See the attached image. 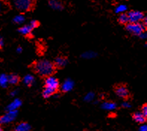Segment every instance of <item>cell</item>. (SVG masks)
<instances>
[{
	"label": "cell",
	"instance_id": "cell-6",
	"mask_svg": "<svg viewBox=\"0 0 147 131\" xmlns=\"http://www.w3.org/2000/svg\"><path fill=\"white\" fill-rule=\"evenodd\" d=\"M45 86H46V88L57 91L59 88V81L56 77L51 75V76L47 77V79L45 80Z\"/></svg>",
	"mask_w": 147,
	"mask_h": 131
},
{
	"label": "cell",
	"instance_id": "cell-9",
	"mask_svg": "<svg viewBox=\"0 0 147 131\" xmlns=\"http://www.w3.org/2000/svg\"><path fill=\"white\" fill-rule=\"evenodd\" d=\"M49 5L52 9L55 10V11H61L63 8V4L58 0H49Z\"/></svg>",
	"mask_w": 147,
	"mask_h": 131
},
{
	"label": "cell",
	"instance_id": "cell-2",
	"mask_svg": "<svg viewBox=\"0 0 147 131\" xmlns=\"http://www.w3.org/2000/svg\"><path fill=\"white\" fill-rule=\"evenodd\" d=\"M125 29L134 35L139 36L145 30V26L141 22H134V23H127L125 26Z\"/></svg>",
	"mask_w": 147,
	"mask_h": 131
},
{
	"label": "cell",
	"instance_id": "cell-22",
	"mask_svg": "<svg viewBox=\"0 0 147 131\" xmlns=\"http://www.w3.org/2000/svg\"><path fill=\"white\" fill-rule=\"evenodd\" d=\"M55 92L56 91H55V90L49 88H45V89L43 90V96L44 98H49L52 95H53Z\"/></svg>",
	"mask_w": 147,
	"mask_h": 131
},
{
	"label": "cell",
	"instance_id": "cell-5",
	"mask_svg": "<svg viewBox=\"0 0 147 131\" xmlns=\"http://www.w3.org/2000/svg\"><path fill=\"white\" fill-rule=\"evenodd\" d=\"M127 15L129 17V22L130 23L140 22L144 17L143 12L139 11H131L127 14Z\"/></svg>",
	"mask_w": 147,
	"mask_h": 131
},
{
	"label": "cell",
	"instance_id": "cell-16",
	"mask_svg": "<svg viewBox=\"0 0 147 131\" xmlns=\"http://www.w3.org/2000/svg\"><path fill=\"white\" fill-rule=\"evenodd\" d=\"M102 108L108 111L114 110L117 108V104L113 102H105L102 104Z\"/></svg>",
	"mask_w": 147,
	"mask_h": 131
},
{
	"label": "cell",
	"instance_id": "cell-4",
	"mask_svg": "<svg viewBox=\"0 0 147 131\" xmlns=\"http://www.w3.org/2000/svg\"><path fill=\"white\" fill-rule=\"evenodd\" d=\"M17 114H18L17 110L7 111L5 115L0 117V124H8L13 121V120L17 118Z\"/></svg>",
	"mask_w": 147,
	"mask_h": 131
},
{
	"label": "cell",
	"instance_id": "cell-27",
	"mask_svg": "<svg viewBox=\"0 0 147 131\" xmlns=\"http://www.w3.org/2000/svg\"><path fill=\"white\" fill-rule=\"evenodd\" d=\"M139 37H140V38H141V39H146V37H147L146 32H143L141 34H140V35H139Z\"/></svg>",
	"mask_w": 147,
	"mask_h": 131
},
{
	"label": "cell",
	"instance_id": "cell-17",
	"mask_svg": "<svg viewBox=\"0 0 147 131\" xmlns=\"http://www.w3.org/2000/svg\"><path fill=\"white\" fill-rule=\"evenodd\" d=\"M97 56V53L94 51H87L82 53V58L84 59H92V58H96Z\"/></svg>",
	"mask_w": 147,
	"mask_h": 131
},
{
	"label": "cell",
	"instance_id": "cell-11",
	"mask_svg": "<svg viewBox=\"0 0 147 131\" xmlns=\"http://www.w3.org/2000/svg\"><path fill=\"white\" fill-rule=\"evenodd\" d=\"M18 31L20 33L22 34V35H29L32 34L33 29L30 25H25L19 29Z\"/></svg>",
	"mask_w": 147,
	"mask_h": 131
},
{
	"label": "cell",
	"instance_id": "cell-26",
	"mask_svg": "<svg viewBox=\"0 0 147 131\" xmlns=\"http://www.w3.org/2000/svg\"><path fill=\"white\" fill-rule=\"evenodd\" d=\"M141 112L143 113V115H145L146 117L147 116V106H146V104H145L144 107H143Z\"/></svg>",
	"mask_w": 147,
	"mask_h": 131
},
{
	"label": "cell",
	"instance_id": "cell-8",
	"mask_svg": "<svg viewBox=\"0 0 147 131\" xmlns=\"http://www.w3.org/2000/svg\"><path fill=\"white\" fill-rule=\"evenodd\" d=\"M74 87V82L70 79H67L61 85V90L63 92H70Z\"/></svg>",
	"mask_w": 147,
	"mask_h": 131
},
{
	"label": "cell",
	"instance_id": "cell-20",
	"mask_svg": "<svg viewBox=\"0 0 147 131\" xmlns=\"http://www.w3.org/2000/svg\"><path fill=\"white\" fill-rule=\"evenodd\" d=\"M127 10H128V7H127L126 5H125V4H120V5H117L115 7L114 11H115L116 14H123Z\"/></svg>",
	"mask_w": 147,
	"mask_h": 131
},
{
	"label": "cell",
	"instance_id": "cell-1",
	"mask_svg": "<svg viewBox=\"0 0 147 131\" xmlns=\"http://www.w3.org/2000/svg\"><path fill=\"white\" fill-rule=\"evenodd\" d=\"M34 70L41 77H49L54 73L55 64L49 60H39L34 64Z\"/></svg>",
	"mask_w": 147,
	"mask_h": 131
},
{
	"label": "cell",
	"instance_id": "cell-19",
	"mask_svg": "<svg viewBox=\"0 0 147 131\" xmlns=\"http://www.w3.org/2000/svg\"><path fill=\"white\" fill-rule=\"evenodd\" d=\"M8 85L7 76L5 73L0 74V86L2 88H7Z\"/></svg>",
	"mask_w": 147,
	"mask_h": 131
},
{
	"label": "cell",
	"instance_id": "cell-12",
	"mask_svg": "<svg viewBox=\"0 0 147 131\" xmlns=\"http://www.w3.org/2000/svg\"><path fill=\"white\" fill-rule=\"evenodd\" d=\"M68 63V61L66 58L62 56H58L55 59V65L58 67H65Z\"/></svg>",
	"mask_w": 147,
	"mask_h": 131
},
{
	"label": "cell",
	"instance_id": "cell-29",
	"mask_svg": "<svg viewBox=\"0 0 147 131\" xmlns=\"http://www.w3.org/2000/svg\"><path fill=\"white\" fill-rule=\"evenodd\" d=\"M142 24L144 25V26H146L147 25V17H144V18L142 19Z\"/></svg>",
	"mask_w": 147,
	"mask_h": 131
},
{
	"label": "cell",
	"instance_id": "cell-15",
	"mask_svg": "<svg viewBox=\"0 0 147 131\" xmlns=\"http://www.w3.org/2000/svg\"><path fill=\"white\" fill-rule=\"evenodd\" d=\"M30 129H31V126L28 123L22 122L16 127L15 131H28L30 130Z\"/></svg>",
	"mask_w": 147,
	"mask_h": 131
},
{
	"label": "cell",
	"instance_id": "cell-33",
	"mask_svg": "<svg viewBox=\"0 0 147 131\" xmlns=\"http://www.w3.org/2000/svg\"><path fill=\"white\" fill-rule=\"evenodd\" d=\"M22 52V48L21 47H19L17 48V53H21Z\"/></svg>",
	"mask_w": 147,
	"mask_h": 131
},
{
	"label": "cell",
	"instance_id": "cell-23",
	"mask_svg": "<svg viewBox=\"0 0 147 131\" xmlns=\"http://www.w3.org/2000/svg\"><path fill=\"white\" fill-rule=\"evenodd\" d=\"M25 17L22 14H18L17 16H15L13 18V22H15L16 24H22L25 22Z\"/></svg>",
	"mask_w": 147,
	"mask_h": 131
},
{
	"label": "cell",
	"instance_id": "cell-24",
	"mask_svg": "<svg viewBox=\"0 0 147 131\" xmlns=\"http://www.w3.org/2000/svg\"><path fill=\"white\" fill-rule=\"evenodd\" d=\"M94 97H95V94L93 92H89L84 97V100L87 101V102H90L94 99Z\"/></svg>",
	"mask_w": 147,
	"mask_h": 131
},
{
	"label": "cell",
	"instance_id": "cell-35",
	"mask_svg": "<svg viewBox=\"0 0 147 131\" xmlns=\"http://www.w3.org/2000/svg\"><path fill=\"white\" fill-rule=\"evenodd\" d=\"M1 7H2V5H1V4H0V11H1Z\"/></svg>",
	"mask_w": 147,
	"mask_h": 131
},
{
	"label": "cell",
	"instance_id": "cell-28",
	"mask_svg": "<svg viewBox=\"0 0 147 131\" xmlns=\"http://www.w3.org/2000/svg\"><path fill=\"white\" fill-rule=\"evenodd\" d=\"M122 106H123L124 108H130L131 107V104L129 103V102H123Z\"/></svg>",
	"mask_w": 147,
	"mask_h": 131
},
{
	"label": "cell",
	"instance_id": "cell-13",
	"mask_svg": "<svg viewBox=\"0 0 147 131\" xmlns=\"http://www.w3.org/2000/svg\"><path fill=\"white\" fill-rule=\"evenodd\" d=\"M133 118H134L135 121L140 124H144L146 121V117L145 115H144L143 113L140 112H135L133 115Z\"/></svg>",
	"mask_w": 147,
	"mask_h": 131
},
{
	"label": "cell",
	"instance_id": "cell-18",
	"mask_svg": "<svg viewBox=\"0 0 147 131\" xmlns=\"http://www.w3.org/2000/svg\"><path fill=\"white\" fill-rule=\"evenodd\" d=\"M7 80H8V84L16 85L20 81V77L17 74H11L7 76Z\"/></svg>",
	"mask_w": 147,
	"mask_h": 131
},
{
	"label": "cell",
	"instance_id": "cell-25",
	"mask_svg": "<svg viewBox=\"0 0 147 131\" xmlns=\"http://www.w3.org/2000/svg\"><path fill=\"white\" fill-rule=\"evenodd\" d=\"M29 25L32 27V29H35L37 28V26H39V22H38V21L36 20H31V22H30Z\"/></svg>",
	"mask_w": 147,
	"mask_h": 131
},
{
	"label": "cell",
	"instance_id": "cell-14",
	"mask_svg": "<svg viewBox=\"0 0 147 131\" xmlns=\"http://www.w3.org/2000/svg\"><path fill=\"white\" fill-rule=\"evenodd\" d=\"M22 82L25 85L28 86H31L32 85H33V83L34 82V77L32 74H27L26 75L23 79H22Z\"/></svg>",
	"mask_w": 147,
	"mask_h": 131
},
{
	"label": "cell",
	"instance_id": "cell-31",
	"mask_svg": "<svg viewBox=\"0 0 147 131\" xmlns=\"http://www.w3.org/2000/svg\"><path fill=\"white\" fill-rule=\"evenodd\" d=\"M17 94H18V91L16 89V90H13V91H12L11 93H10V94H11V96H13H13L17 95Z\"/></svg>",
	"mask_w": 147,
	"mask_h": 131
},
{
	"label": "cell",
	"instance_id": "cell-3",
	"mask_svg": "<svg viewBox=\"0 0 147 131\" xmlns=\"http://www.w3.org/2000/svg\"><path fill=\"white\" fill-rule=\"evenodd\" d=\"M33 0H13V5L17 10L26 11L32 7Z\"/></svg>",
	"mask_w": 147,
	"mask_h": 131
},
{
	"label": "cell",
	"instance_id": "cell-34",
	"mask_svg": "<svg viewBox=\"0 0 147 131\" xmlns=\"http://www.w3.org/2000/svg\"><path fill=\"white\" fill-rule=\"evenodd\" d=\"M0 131H3V130H2V127H0Z\"/></svg>",
	"mask_w": 147,
	"mask_h": 131
},
{
	"label": "cell",
	"instance_id": "cell-10",
	"mask_svg": "<svg viewBox=\"0 0 147 131\" xmlns=\"http://www.w3.org/2000/svg\"><path fill=\"white\" fill-rule=\"evenodd\" d=\"M22 105V101L20 99L17 98V99L13 100V102H11L8 106L7 107V111H13L17 110L19 107H21Z\"/></svg>",
	"mask_w": 147,
	"mask_h": 131
},
{
	"label": "cell",
	"instance_id": "cell-30",
	"mask_svg": "<svg viewBox=\"0 0 147 131\" xmlns=\"http://www.w3.org/2000/svg\"><path fill=\"white\" fill-rule=\"evenodd\" d=\"M140 131H147V126L146 124L140 126Z\"/></svg>",
	"mask_w": 147,
	"mask_h": 131
},
{
	"label": "cell",
	"instance_id": "cell-32",
	"mask_svg": "<svg viewBox=\"0 0 147 131\" xmlns=\"http://www.w3.org/2000/svg\"><path fill=\"white\" fill-rule=\"evenodd\" d=\"M4 46V40L2 38V37L0 35V48H2Z\"/></svg>",
	"mask_w": 147,
	"mask_h": 131
},
{
	"label": "cell",
	"instance_id": "cell-21",
	"mask_svg": "<svg viewBox=\"0 0 147 131\" xmlns=\"http://www.w3.org/2000/svg\"><path fill=\"white\" fill-rule=\"evenodd\" d=\"M118 21L121 24H127V23H129V17H128L127 14H119V16L118 17Z\"/></svg>",
	"mask_w": 147,
	"mask_h": 131
},
{
	"label": "cell",
	"instance_id": "cell-7",
	"mask_svg": "<svg viewBox=\"0 0 147 131\" xmlns=\"http://www.w3.org/2000/svg\"><path fill=\"white\" fill-rule=\"evenodd\" d=\"M115 92L117 96L121 98H124V99L127 98L129 95V90L127 89L126 87L124 86H119L117 87L115 89Z\"/></svg>",
	"mask_w": 147,
	"mask_h": 131
}]
</instances>
